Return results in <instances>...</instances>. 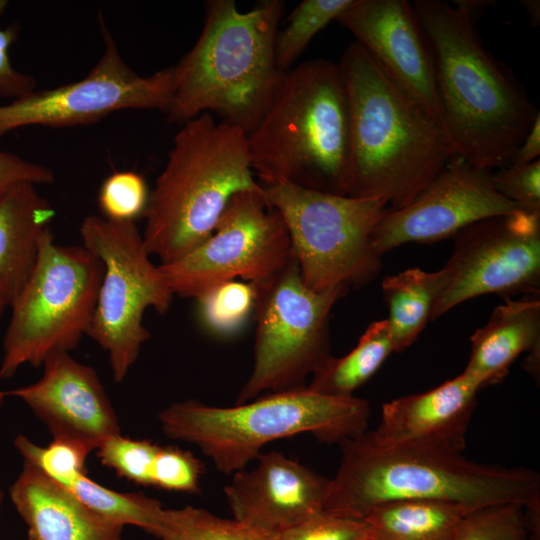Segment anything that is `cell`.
Instances as JSON below:
<instances>
[{
    "label": "cell",
    "mask_w": 540,
    "mask_h": 540,
    "mask_svg": "<svg viewBox=\"0 0 540 540\" xmlns=\"http://www.w3.org/2000/svg\"><path fill=\"white\" fill-rule=\"evenodd\" d=\"M247 137L251 167L261 185L287 182L349 194V102L338 64L317 58L283 73Z\"/></svg>",
    "instance_id": "5"
},
{
    "label": "cell",
    "mask_w": 540,
    "mask_h": 540,
    "mask_svg": "<svg viewBox=\"0 0 540 540\" xmlns=\"http://www.w3.org/2000/svg\"><path fill=\"white\" fill-rule=\"evenodd\" d=\"M412 6L432 48L442 123L458 157L489 170L509 165L539 111L486 51L474 21L440 0Z\"/></svg>",
    "instance_id": "2"
},
{
    "label": "cell",
    "mask_w": 540,
    "mask_h": 540,
    "mask_svg": "<svg viewBox=\"0 0 540 540\" xmlns=\"http://www.w3.org/2000/svg\"><path fill=\"white\" fill-rule=\"evenodd\" d=\"M293 259L287 228L263 188L234 194L201 245L159 265L174 295L196 299L236 278L263 287Z\"/></svg>",
    "instance_id": "12"
},
{
    "label": "cell",
    "mask_w": 540,
    "mask_h": 540,
    "mask_svg": "<svg viewBox=\"0 0 540 540\" xmlns=\"http://www.w3.org/2000/svg\"><path fill=\"white\" fill-rule=\"evenodd\" d=\"M370 405L303 388L267 393L231 407L195 400L175 402L158 414L163 433L196 445L226 475L245 469L268 443L309 433L326 444L367 431Z\"/></svg>",
    "instance_id": "7"
},
{
    "label": "cell",
    "mask_w": 540,
    "mask_h": 540,
    "mask_svg": "<svg viewBox=\"0 0 540 540\" xmlns=\"http://www.w3.org/2000/svg\"><path fill=\"white\" fill-rule=\"evenodd\" d=\"M273 535L233 518H222L205 509L185 506L171 509L168 529L160 540H271Z\"/></svg>",
    "instance_id": "29"
},
{
    "label": "cell",
    "mask_w": 540,
    "mask_h": 540,
    "mask_svg": "<svg viewBox=\"0 0 540 540\" xmlns=\"http://www.w3.org/2000/svg\"><path fill=\"white\" fill-rule=\"evenodd\" d=\"M350 118L348 196L407 206L459 158L443 124L404 93L357 42L337 63Z\"/></svg>",
    "instance_id": "1"
},
{
    "label": "cell",
    "mask_w": 540,
    "mask_h": 540,
    "mask_svg": "<svg viewBox=\"0 0 540 540\" xmlns=\"http://www.w3.org/2000/svg\"><path fill=\"white\" fill-rule=\"evenodd\" d=\"M159 445L114 435L96 449L100 462L120 477L139 485L151 486V469Z\"/></svg>",
    "instance_id": "33"
},
{
    "label": "cell",
    "mask_w": 540,
    "mask_h": 540,
    "mask_svg": "<svg viewBox=\"0 0 540 540\" xmlns=\"http://www.w3.org/2000/svg\"><path fill=\"white\" fill-rule=\"evenodd\" d=\"M443 282V269L426 272L420 268H410L382 280L394 352L409 347L425 328Z\"/></svg>",
    "instance_id": "24"
},
{
    "label": "cell",
    "mask_w": 540,
    "mask_h": 540,
    "mask_svg": "<svg viewBox=\"0 0 540 540\" xmlns=\"http://www.w3.org/2000/svg\"><path fill=\"white\" fill-rule=\"evenodd\" d=\"M491 173L460 157L453 160L407 206L383 214L372 234L377 254L453 237L480 220L520 211L495 190Z\"/></svg>",
    "instance_id": "15"
},
{
    "label": "cell",
    "mask_w": 540,
    "mask_h": 540,
    "mask_svg": "<svg viewBox=\"0 0 540 540\" xmlns=\"http://www.w3.org/2000/svg\"><path fill=\"white\" fill-rule=\"evenodd\" d=\"M337 21L404 93L442 123L433 56L412 4L353 0Z\"/></svg>",
    "instance_id": "16"
},
{
    "label": "cell",
    "mask_w": 540,
    "mask_h": 540,
    "mask_svg": "<svg viewBox=\"0 0 540 540\" xmlns=\"http://www.w3.org/2000/svg\"><path fill=\"white\" fill-rule=\"evenodd\" d=\"M468 507L438 500H398L373 507L362 519L372 540H450Z\"/></svg>",
    "instance_id": "23"
},
{
    "label": "cell",
    "mask_w": 540,
    "mask_h": 540,
    "mask_svg": "<svg viewBox=\"0 0 540 540\" xmlns=\"http://www.w3.org/2000/svg\"><path fill=\"white\" fill-rule=\"evenodd\" d=\"M341 461L325 510L362 519L398 500H438L469 509L540 504V475L524 467L470 461L462 453L420 444L381 446L368 431L340 441Z\"/></svg>",
    "instance_id": "3"
},
{
    "label": "cell",
    "mask_w": 540,
    "mask_h": 540,
    "mask_svg": "<svg viewBox=\"0 0 540 540\" xmlns=\"http://www.w3.org/2000/svg\"><path fill=\"white\" fill-rule=\"evenodd\" d=\"M285 10L282 0H262L240 11L234 0H209L201 33L173 67V89L163 112L183 124L215 112L247 136L275 93L281 73L275 41Z\"/></svg>",
    "instance_id": "4"
},
{
    "label": "cell",
    "mask_w": 540,
    "mask_h": 540,
    "mask_svg": "<svg viewBox=\"0 0 540 540\" xmlns=\"http://www.w3.org/2000/svg\"><path fill=\"white\" fill-rule=\"evenodd\" d=\"M80 236L104 266L87 336L108 354L113 379L120 383L149 339L145 311L166 313L174 294L160 265L151 261L135 222L90 215L81 223Z\"/></svg>",
    "instance_id": "10"
},
{
    "label": "cell",
    "mask_w": 540,
    "mask_h": 540,
    "mask_svg": "<svg viewBox=\"0 0 540 540\" xmlns=\"http://www.w3.org/2000/svg\"><path fill=\"white\" fill-rule=\"evenodd\" d=\"M88 509L107 522L133 525L161 539L170 521V509L142 493L118 492L106 488L86 474L67 487Z\"/></svg>",
    "instance_id": "26"
},
{
    "label": "cell",
    "mask_w": 540,
    "mask_h": 540,
    "mask_svg": "<svg viewBox=\"0 0 540 540\" xmlns=\"http://www.w3.org/2000/svg\"><path fill=\"white\" fill-rule=\"evenodd\" d=\"M450 540H530L524 506L487 505L466 512Z\"/></svg>",
    "instance_id": "30"
},
{
    "label": "cell",
    "mask_w": 540,
    "mask_h": 540,
    "mask_svg": "<svg viewBox=\"0 0 540 540\" xmlns=\"http://www.w3.org/2000/svg\"><path fill=\"white\" fill-rule=\"evenodd\" d=\"M150 191L144 178L134 171H117L101 184L98 205L104 217L118 222H135L143 216Z\"/></svg>",
    "instance_id": "32"
},
{
    "label": "cell",
    "mask_w": 540,
    "mask_h": 540,
    "mask_svg": "<svg viewBox=\"0 0 540 540\" xmlns=\"http://www.w3.org/2000/svg\"><path fill=\"white\" fill-rule=\"evenodd\" d=\"M254 176L242 129L210 113L181 124L143 214L148 253L168 264L201 245L234 194L263 189Z\"/></svg>",
    "instance_id": "6"
},
{
    "label": "cell",
    "mask_w": 540,
    "mask_h": 540,
    "mask_svg": "<svg viewBox=\"0 0 540 540\" xmlns=\"http://www.w3.org/2000/svg\"><path fill=\"white\" fill-rule=\"evenodd\" d=\"M7 396H8V392L0 391V408H1L2 404L4 403L5 398Z\"/></svg>",
    "instance_id": "43"
},
{
    "label": "cell",
    "mask_w": 540,
    "mask_h": 540,
    "mask_svg": "<svg viewBox=\"0 0 540 540\" xmlns=\"http://www.w3.org/2000/svg\"><path fill=\"white\" fill-rule=\"evenodd\" d=\"M258 291L249 282L226 281L196 298L200 321L211 333L230 336L254 315Z\"/></svg>",
    "instance_id": "28"
},
{
    "label": "cell",
    "mask_w": 540,
    "mask_h": 540,
    "mask_svg": "<svg viewBox=\"0 0 540 540\" xmlns=\"http://www.w3.org/2000/svg\"><path fill=\"white\" fill-rule=\"evenodd\" d=\"M454 7L469 17L472 21L479 17L490 5L495 3L489 0H456Z\"/></svg>",
    "instance_id": "40"
},
{
    "label": "cell",
    "mask_w": 540,
    "mask_h": 540,
    "mask_svg": "<svg viewBox=\"0 0 540 540\" xmlns=\"http://www.w3.org/2000/svg\"><path fill=\"white\" fill-rule=\"evenodd\" d=\"M6 307H7V306L5 305V303H4V302L2 301V299L0 298V319H1L2 315H3V312H4V310H5Z\"/></svg>",
    "instance_id": "44"
},
{
    "label": "cell",
    "mask_w": 540,
    "mask_h": 540,
    "mask_svg": "<svg viewBox=\"0 0 540 540\" xmlns=\"http://www.w3.org/2000/svg\"><path fill=\"white\" fill-rule=\"evenodd\" d=\"M9 2L0 0V17ZM18 26L0 27V97L10 101L19 99L36 89L37 81L30 75L17 70L11 62L9 49L18 38Z\"/></svg>",
    "instance_id": "37"
},
{
    "label": "cell",
    "mask_w": 540,
    "mask_h": 540,
    "mask_svg": "<svg viewBox=\"0 0 540 540\" xmlns=\"http://www.w3.org/2000/svg\"><path fill=\"white\" fill-rule=\"evenodd\" d=\"M54 179L50 168L0 151V198L20 184L45 185L53 183Z\"/></svg>",
    "instance_id": "38"
},
{
    "label": "cell",
    "mask_w": 540,
    "mask_h": 540,
    "mask_svg": "<svg viewBox=\"0 0 540 540\" xmlns=\"http://www.w3.org/2000/svg\"><path fill=\"white\" fill-rule=\"evenodd\" d=\"M3 499H4V494H3L2 491L0 490V513H1V508H2Z\"/></svg>",
    "instance_id": "45"
},
{
    "label": "cell",
    "mask_w": 540,
    "mask_h": 540,
    "mask_svg": "<svg viewBox=\"0 0 540 540\" xmlns=\"http://www.w3.org/2000/svg\"><path fill=\"white\" fill-rule=\"evenodd\" d=\"M42 377L8 392L24 402L47 426L53 439L81 443L91 451L121 434L119 421L95 370L70 353L43 363Z\"/></svg>",
    "instance_id": "17"
},
{
    "label": "cell",
    "mask_w": 540,
    "mask_h": 540,
    "mask_svg": "<svg viewBox=\"0 0 540 540\" xmlns=\"http://www.w3.org/2000/svg\"><path fill=\"white\" fill-rule=\"evenodd\" d=\"M453 239L430 320L484 294L505 298L539 294L540 214L520 210L486 218L465 227Z\"/></svg>",
    "instance_id": "14"
},
{
    "label": "cell",
    "mask_w": 540,
    "mask_h": 540,
    "mask_svg": "<svg viewBox=\"0 0 540 540\" xmlns=\"http://www.w3.org/2000/svg\"><path fill=\"white\" fill-rule=\"evenodd\" d=\"M14 446L24 460L35 464L47 477L67 488L85 473L86 458L91 450L67 439H53L46 447L39 446L18 434Z\"/></svg>",
    "instance_id": "31"
},
{
    "label": "cell",
    "mask_w": 540,
    "mask_h": 540,
    "mask_svg": "<svg viewBox=\"0 0 540 540\" xmlns=\"http://www.w3.org/2000/svg\"><path fill=\"white\" fill-rule=\"evenodd\" d=\"M98 21L104 50L95 66L78 81L35 89L0 105V138L27 126L86 125L121 110L165 111L172 95L173 67L139 75L123 59L100 14Z\"/></svg>",
    "instance_id": "13"
},
{
    "label": "cell",
    "mask_w": 540,
    "mask_h": 540,
    "mask_svg": "<svg viewBox=\"0 0 540 540\" xmlns=\"http://www.w3.org/2000/svg\"><path fill=\"white\" fill-rule=\"evenodd\" d=\"M470 341L471 354L462 373L481 389L500 383L520 354L540 347V300L506 298Z\"/></svg>",
    "instance_id": "22"
},
{
    "label": "cell",
    "mask_w": 540,
    "mask_h": 540,
    "mask_svg": "<svg viewBox=\"0 0 540 540\" xmlns=\"http://www.w3.org/2000/svg\"><path fill=\"white\" fill-rule=\"evenodd\" d=\"M9 497L29 540H122L123 527L99 517L30 461L24 460Z\"/></svg>",
    "instance_id": "20"
},
{
    "label": "cell",
    "mask_w": 540,
    "mask_h": 540,
    "mask_svg": "<svg viewBox=\"0 0 540 540\" xmlns=\"http://www.w3.org/2000/svg\"><path fill=\"white\" fill-rule=\"evenodd\" d=\"M202 474V462L190 451L175 446H159L151 469V486L197 494Z\"/></svg>",
    "instance_id": "34"
},
{
    "label": "cell",
    "mask_w": 540,
    "mask_h": 540,
    "mask_svg": "<svg viewBox=\"0 0 540 540\" xmlns=\"http://www.w3.org/2000/svg\"><path fill=\"white\" fill-rule=\"evenodd\" d=\"M55 210L32 184L0 198V298L9 307L27 282Z\"/></svg>",
    "instance_id": "21"
},
{
    "label": "cell",
    "mask_w": 540,
    "mask_h": 540,
    "mask_svg": "<svg viewBox=\"0 0 540 540\" xmlns=\"http://www.w3.org/2000/svg\"><path fill=\"white\" fill-rule=\"evenodd\" d=\"M257 291L253 366L236 404L251 401L263 392L306 386L307 378L331 357L330 313L348 289H310L294 258Z\"/></svg>",
    "instance_id": "11"
},
{
    "label": "cell",
    "mask_w": 540,
    "mask_h": 540,
    "mask_svg": "<svg viewBox=\"0 0 540 540\" xmlns=\"http://www.w3.org/2000/svg\"><path fill=\"white\" fill-rule=\"evenodd\" d=\"M495 190L519 209L540 214V160L491 173Z\"/></svg>",
    "instance_id": "36"
},
{
    "label": "cell",
    "mask_w": 540,
    "mask_h": 540,
    "mask_svg": "<svg viewBox=\"0 0 540 540\" xmlns=\"http://www.w3.org/2000/svg\"><path fill=\"white\" fill-rule=\"evenodd\" d=\"M540 156V114H538L532 126L514 152L509 165H524L534 162Z\"/></svg>",
    "instance_id": "39"
},
{
    "label": "cell",
    "mask_w": 540,
    "mask_h": 540,
    "mask_svg": "<svg viewBox=\"0 0 540 540\" xmlns=\"http://www.w3.org/2000/svg\"><path fill=\"white\" fill-rule=\"evenodd\" d=\"M520 3L525 8V11L529 16L531 26L536 27L540 21L539 0H522Z\"/></svg>",
    "instance_id": "41"
},
{
    "label": "cell",
    "mask_w": 540,
    "mask_h": 540,
    "mask_svg": "<svg viewBox=\"0 0 540 540\" xmlns=\"http://www.w3.org/2000/svg\"><path fill=\"white\" fill-rule=\"evenodd\" d=\"M540 347L529 352V356L524 363V367L535 379L539 377Z\"/></svg>",
    "instance_id": "42"
},
{
    "label": "cell",
    "mask_w": 540,
    "mask_h": 540,
    "mask_svg": "<svg viewBox=\"0 0 540 540\" xmlns=\"http://www.w3.org/2000/svg\"><path fill=\"white\" fill-rule=\"evenodd\" d=\"M257 460L223 488L233 519L276 534L325 509L330 479L277 451Z\"/></svg>",
    "instance_id": "18"
},
{
    "label": "cell",
    "mask_w": 540,
    "mask_h": 540,
    "mask_svg": "<svg viewBox=\"0 0 540 540\" xmlns=\"http://www.w3.org/2000/svg\"><path fill=\"white\" fill-rule=\"evenodd\" d=\"M103 274L101 260L83 245H60L50 228L44 232L33 270L9 306L0 380L78 346L87 335Z\"/></svg>",
    "instance_id": "8"
},
{
    "label": "cell",
    "mask_w": 540,
    "mask_h": 540,
    "mask_svg": "<svg viewBox=\"0 0 540 540\" xmlns=\"http://www.w3.org/2000/svg\"><path fill=\"white\" fill-rule=\"evenodd\" d=\"M287 228L305 285L314 291L361 287L382 267L372 234L388 205L379 198L335 195L287 182L262 185Z\"/></svg>",
    "instance_id": "9"
},
{
    "label": "cell",
    "mask_w": 540,
    "mask_h": 540,
    "mask_svg": "<svg viewBox=\"0 0 540 540\" xmlns=\"http://www.w3.org/2000/svg\"><path fill=\"white\" fill-rule=\"evenodd\" d=\"M394 352L386 319L366 328L358 344L348 354L330 357L312 375L306 387L316 393L347 398L368 381Z\"/></svg>",
    "instance_id": "25"
},
{
    "label": "cell",
    "mask_w": 540,
    "mask_h": 540,
    "mask_svg": "<svg viewBox=\"0 0 540 540\" xmlns=\"http://www.w3.org/2000/svg\"><path fill=\"white\" fill-rule=\"evenodd\" d=\"M363 520L323 510L303 522L273 535L271 540H372Z\"/></svg>",
    "instance_id": "35"
},
{
    "label": "cell",
    "mask_w": 540,
    "mask_h": 540,
    "mask_svg": "<svg viewBox=\"0 0 540 540\" xmlns=\"http://www.w3.org/2000/svg\"><path fill=\"white\" fill-rule=\"evenodd\" d=\"M353 0H303L291 12L287 25L278 30L275 60L281 73L292 68L311 39L331 21L337 20Z\"/></svg>",
    "instance_id": "27"
},
{
    "label": "cell",
    "mask_w": 540,
    "mask_h": 540,
    "mask_svg": "<svg viewBox=\"0 0 540 540\" xmlns=\"http://www.w3.org/2000/svg\"><path fill=\"white\" fill-rule=\"evenodd\" d=\"M480 390L461 373L424 393L391 400L369 436L381 446L420 444L462 453Z\"/></svg>",
    "instance_id": "19"
}]
</instances>
